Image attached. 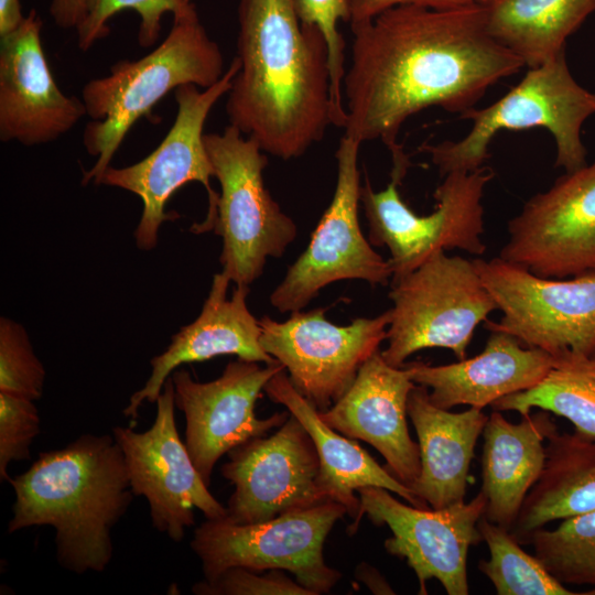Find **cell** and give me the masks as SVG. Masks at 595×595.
Returning <instances> with one entry per match:
<instances>
[{
  "instance_id": "32",
  "label": "cell",
  "mask_w": 595,
  "mask_h": 595,
  "mask_svg": "<svg viewBox=\"0 0 595 595\" xmlns=\"http://www.w3.org/2000/svg\"><path fill=\"white\" fill-rule=\"evenodd\" d=\"M302 24L315 25L325 37L328 48L333 126L345 128L347 115L343 97L345 68V40L338 31L339 21L349 23L350 0H294Z\"/></svg>"
},
{
  "instance_id": "23",
  "label": "cell",
  "mask_w": 595,
  "mask_h": 595,
  "mask_svg": "<svg viewBox=\"0 0 595 595\" xmlns=\"http://www.w3.org/2000/svg\"><path fill=\"white\" fill-rule=\"evenodd\" d=\"M407 408L421 461L420 474L409 488L432 509L464 502L474 450L488 415L474 407L461 412L439 408L420 385L409 393Z\"/></svg>"
},
{
  "instance_id": "9",
  "label": "cell",
  "mask_w": 595,
  "mask_h": 595,
  "mask_svg": "<svg viewBox=\"0 0 595 595\" xmlns=\"http://www.w3.org/2000/svg\"><path fill=\"white\" fill-rule=\"evenodd\" d=\"M240 67L235 56L224 75L204 90L185 84L174 90L177 112L169 132L143 160L125 167L108 166L99 184L119 187L138 195L143 203L141 219L134 238L140 249L155 247L162 223L173 220L177 214L166 213L165 206L172 195L190 182H199L208 195V210L201 224L192 231L199 234L212 230L216 217L219 194L212 185L215 170L204 142V125L215 104L231 88Z\"/></svg>"
},
{
  "instance_id": "6",
  "label": "cell",
  "mask_w": 595,
  "mask_h": 595,
  "mask_svg": "<svg viewBox=\"0 0 595 595\" xmlns=\"http://www.w3.org/2000/svg\"><path fill=\"white\" fill-rule=\"evenodd\" d=\"M407 172L408 167L392 165L389 184L378 192L366 175L360 191L369 241L388 248L392 281L414 271L441 250L457 248L484 255L482 198L494 171L484 165L470 172L445 174L433 194L435 209L425 216L416 215L400 196L399 186Z\"/></svg>"
},
{
  "instance_id": "16",
  "label": "cell",
  "mask_w": 595,
  "mask_h": 595,
  "mask_svg": "<svg viewBox=\"0 0 595 595\" xmlns=\"http://www.w3.org/2000/svg\"><path fill=\"white\" fill-rule=\"evenodd\" d=\"M358 494L360 519L366 515L372 523L389 527L392 534L385 549L405 560L418 577L420 594H426V582L435 578L448 595H468V550L483 541L477 526L486 508L482 491L443 509L400 502L381 487H363Z\"/></svg>"
},
{
  "instance_id": "12",
  "label": "cell",
  "mask_w": 595,
  "mask_h": 595,
  "mask_svg": "<svg viewBox=\"0 0 595 595\" xmlns=\"http://www.w3.org/2000/svg\"><path fill=\"white\" fill-rule=\"evenodd\" d=\"M360 144L345 133L339 140L333 198L306 249L270 295L272 306L282 313L302 310L322 289L336 281L364 280L371 285H386L392 278L388 260L374 250L358 220Z\"/></svg>"
},
{
  "instance_id": "35",
  "label": "cell",
  "mask_w": 595,
  "mask_h": 595,
  "mask_svg": "<svg viewBox=\"0 0 595 595\" xmlns=\"http://www.w3.org/2000/svg\"><path fill=\"white\" fill-rule=\"evenodd\" d=\"M196 595H315L283 570L267 573L246 567H230L213 581L193 585Z\"/></svg>"
},
{
  "instance_id": "2",
  "label": "cell",
  "mask_w": 595,
  "mask_h": 595,
  "mask_svg": "<svg viewBox=\"0 0 595 595\" xmlns=\"http://www.w3.org/2000/svg\"><path fill=\"white\" fill-rule=\"evenodd\" d=\"M229 123L282 160L302 156L333 125L328 48L294 0H238Z\"/></svg>"
},
{
  "instance_id": "36",
  "label": "cell",
  "mask_w": 595,
  "mask_h": 595,
  "mask_svg": "<svg viewBox=\"0 0 595 595\" xmlns=\"http://www.w3.org/2000/svg\"><path fill=\"white\" fill-rule=\"evenodd\" d=\"M484 0H350L349 25L371 20L381 12L402 4H415L433 9H451Z\"/></svg>"
},
{
  "instance_id": "17",
  "label": "cell",
  "mask_w": 595,
  "mask_h": 595,
  "mask_svg": "<svg viewBox=\"0 0 595 595\" xmlns=\"http://www.w3.org/2000/svg\"><path fill=\"white\" fill-rule=\"evenodd\" d=\"M221 467L235 490L225 519L255 523L331 500L320 482V458L303 424L290 413L268 437L252 439L228 452Z\"/></svg>"
},
{
  "instance_id": "15",
  "label": "cell",
  "mask_w": 595,
  "mask_h": 595,
  "mask_svg": "<svg viewBox=\"0 0 595 595\" xmlns=\"http://www.w3.org/2000/svg\"><path fill=\"white\" fill-rule=\"evenodd\" d=\"M507 229L499 258L541 278L595 273V161L530 197Z\"/></svg>"
},
{
  "instance_id": "26",
  "label": "cell",
  "mask_w": 595,
  "mask_h": 595,
  "mask_svg": "<svg viewBox=\"0 0 595 595\" xmlns=\"http://www.w3.org/2000/svg\"><path fill=\"white\" fill-rule=\"evenodd\" d=\"M595 510V439L577 431L551 432L541 475L510 530L520 544L550 522Z\"/></svg>"
},
{
  "instance_id": "21",
  "label": "cell",
  "mask_w": 595,
  "mask_h": 595,
  "mask_svg": "<svg viewBox=\"0 0 595 595\" xmlns=\"http://www.w3.org/2000/svg\"><path fill=\"white\" fill-rule=\"evenodd\" d=\"M230 279L221 271L213 279L208 296L197 318L172 336L162 354L151 359L152 371L145 385L136 391L123 414L132 420L147 401L155 402L164 382L181 365L235 355L247 361L270 365L278 363L260 343L261 326L247 305L249 285H236L230 298Z\"/></svg>"
},
{
  "instance_id": "30",
  "label": "cell",
  "mask_w": 595,
  "mask_h": 595,
  "mask_svg": "<svg viewBox=\"0 0 595 595\" xmlns=\"http://www.w3.org/2000/svg\"><path fill=\"white\" fill-rule=\"evenodd\" d=\"M544 567L565 586H588L595 595V510L539 529L528 541Z\"/></svg>"
},
{
  "instance_id": "31",
  "label": "cell",
  "mask_w": 595,
  "mask_h": 595,
  "mask_svg": "<svg viewBox=\"0 0 595 595\" xmlns=\"http://www.w3.org/2000/svg\"><path fill=\"white\" fill-rule=\"evenodd\" d=\"M193 7L191 0H86L85 17L76 28L78 47L86 52L105 39L110 32L108 21L126 9L139 13L138 42L142 47H150L160 36L161 19L165 13L175 17Z\"/></svg>"
},
{
  "instance_id": "24",
  "label": "cell",
  "mask_w": 595,
  "mask_h": 595,
  "mask_svg": "<svg viewBox=\"0 0 595 595\" xmlns=\"http://www.w3.org/2000/svg\"><path fill=\"white\" fill-rule=\"evenodd\" d=\"M284 370L275 374L263 391L271 401L284 405L306 429L320 458L321 485L331 500L345 506L355 519V528L360 520V499L355 491L363 487H381L414 507L430 508L358 443L327 425L320 411L294 388Z\"/></svg>"
},
{
  "instance_id": "13",
  "label": "cell",
  "mask_w": 595,
  "mask_h": 595,
  "mask_svg": "<svg viewBox=\"0 0 595 595\" xmlns=\"http://www.w3.org/2000/svg\"><path fill=\"white\" fill-rule=\"evenodd\" d=\"M327 307L295 311L283 322L259 320L263 349L281 363L294 388L320 412L348 390L363 364L387 339L390 310L346 326L326 320Z\"/></svg>"
},
{
  "instance_id": "3",
  "label": "cell",
  "mask_w": 595,
  "mask_h": 595,
  "mask_svg": "<svg viewBox=\"0 0 595 595\" xmlns=\"http://www.w3.org/2000/svg\"><path fill=\"white\" fill-rule=\"evenodd\" d=\"M9 483L14 491L9 533L51 526L62 567L75 574L107 569L111 531L134 496L113 435L86 433L65 447L41 452Z\"/></svg>"
},
{
  "instance_id": "39",
  "label": "cell",
  "mask_w": 595,
  "mask_h": 595,
  "mask_svg": "<svg viewBox=\"0 0 595 595\" xmlns=\"http://www.w3.org/2000/svg\"><path fill=\"white\" fill-rule=\"evenodd\" d=\"M355 575L375 594H394L378 570L367 563L359 564L356 567Z\"/></svg>"
},
{
  "instance_id": "4",
  "label": "cell",
  "mask_w": 595,
  "mask_h": 595,
  "mask_svg": "<svg viewBox=\"0 0 595 595\" xmlns=\"http://www.w3.org/2000/svg\"><path fill=\"white\" fill-rule=\"evenodd\" d=\"M219 45L210 39L195 6L173 17L166 37L137 61L121 60L106 76L90 79L82 89L86 116L83 132L94 166L82 183L99 180L132 126L150 117L152 108L169 93L185 84L208 88L224 75Z\"/></svg>"
},
{
  "instance_id": "5",
  "label": "cell",
  "mask_w": 595,
  "mask_h": 595,
  "mask_svg": "<svg viewBox=\"0 0 595 595\" xmlns=\"http://www.w3.org/2000/svg\"><path fill=\"white\" fill-rule=\"evenodd\" d=\"M594 113L595 93L574 79L564 52L528 68L522 79L491 105L459 115V119L472 121L465 137L422 144L419 151L430 156L443 177L450 172H470L484 166L490 142L499 131L543 128L555 142L554 166L572 172L587 164L582 127Z\"/></svg>"
},
{
  "instance_id": "8",
  "label": "cell",
  "mask_w": 595,
  "mask_h": 595,
  "mask_svg": "<svg viewBox=\"0 0 595 595\" xmlns=\"http://www.w3.org/2000/svg\"><path fill=\"white\" fill-rule=\"evenodd\" d=\"M387 364L400 368L412 354L441 347L466 358L476 327L497 310L473 260L441 250L392 281Z\"/></svg>"
},
{
  "instance_id": "34",
  "label": "cell",
  "mask_w": 595,
  "mask_h": 595,
  "mask_svg": "<svg viewBox=\"0 0 595 595\" xmlns=\"http://www.w3.org/2000/svg\"><path fill=\"white\" fill-rule=\"evenodd\" d=\"M40 415L33 400L0 391V478H11V462L26 461L40 433Z\"/></svg>"
},
{
  "instance_id": "14",
  "label": "cell",
  "mask_w": 595,
  "mask_h": 595,
  "mask_svg": "<svg viewBox=\"0 0 595 595\" xmlns=\"http://www.w3.org/2000/svg\"><path fill=\"white\" fill-rule=\"evenodd\" d=\"M155 403L156 415L150 429L136 432L116 426L112 435L122 451L132 493L149 502L153 528L180 542L185 529L195 523L194 508L206 519L225 518L227 509L210 494L180 439L171 377Z\"/></svg>"
},
{
  "instance_id": "25",
  "label": "cell",
  "mask_w": 595,
  "mask_h": 595,
  "mask_svg": "<svg viewBox=\"0 0 595 595\" xmlns=\"http://www.w3.org/2000/svg\"><path fill=\"white\" fill-rule=\"evenodd\" d=\"M558 430L549 412L541 410L521 421H508L494 410L483 430L482 489L484 517L511 530L522 504L544 466L548 435Z\"/></svg>"
},
{
  "instance_id": "37",
  "label": "cell",
  "mask_w": 595,
  "mask_h": 595,
  "mask_svg": "<svg viewBox=\"0 0 595 595\" xmlns=\"http://www.w3.org/2000/svg\"><path fill=\"white\" fill-rule=\"evenodd\" d=\"M86 0H52L50 14L62 29H76L85 17Z\"/></svg>"
},
{
  "instance_id": "28",
  "label": "cell",
  "mask_w": 595,
  "mask_h": 595,
  "mask_svg": "<svg viewBox=\"0 0 595 595\" xmlns=\"http://www.w3.org/2000/svg\"><path fill=\"white\" fill-rule=\"evenodd\" d=\"M523 415L544 410L570 421L574 430L595 439V356H573L556 365L534 387L505 396L491 405Z\"/></svg>"
},
{
  "instance_id": "22",
  "label": "cell",
  "mask_w": 595,
  "mask_h": 595,
  "mask_svg": "<svg viewBox=\"0 0 595 595\" xmlns=\"http://www.w3.org/2000/svg\"><path fill=\"white\" fill-rule=\"evenodd\" d=\"M556 361L547 351L523 347L512 335L490 331L483 351L473 358L439 366L410 361L402 367L415 385L431 389L429 398L436 407L484 409L505 396L534 387Z\"/></svg>"
},
{
  "instance_id": "10",
  "label": "cell",
  "mask_w": 595,
  "mask_h": 595,
  "mask_svg": "<svg viewBox=\"0 0 595 595\" xmlns=\"http://www.w3.org/2000/svg\"><path fill=\"white\" fill-rule=\"evenodd\" d=\"M346 513L345 506L328 500L255 523L206 519L195 530L191 548L202 562L205 581L230 567L283 570L315 595L327 594L342 573L325 562L324 542Z\"/></svg>"
},
{
  "instance_id": "19",
  "label": "cell",
  "mask_w": 595,
  "mask_h": 595,
  "mask_svg": "<svg viewBox=\"0 0 595 595\" xmlns=\"http://www.w3.org/2000/svg\"><path fill=\"white\" fill-rule=\"evenodd\" d=\"M32 9L0 36V140L32 147L52 142L86 116L82 98L65 95L53 78Z\"/></svg>"
},
{
  "instance_id": "29",
  "label": "cell",
  "mask_w": 595,
  "mask_h": 595,
  "mask_svg": "<svg viewBox=\"0 0 595 595\" xmlns=\"http://www.w3.org/2000/svg\"><path fill=\"white\" fill-rule=\"evenodd\" d=\"M478 530L489 551L478 569L491 582L498 595H574L559 582L536 555H530L510 530L489 521L478 520Z\"/></svg>"
},
{
  "instance_id": "18",
  "label": "cell",
  "mask_w": 595,
  "mask_h": 595,
  "mask_svg": "<svg viewBox=\"0 0 595 595\" xmlns=\"http://www.w3.org/2000/svg\"><path fill=\"white\" fill-rule=\"evenodd\" d=\"M285 369L281 363L230 361L220 377L195 381L186 370H174L175 407L185 415V444L207 486L215 464L229 451L281 426L290 412L260 419L255 407L267 382Z\"/></svg>"
},
{
  "instance_id": "7",
  "label": "cell",
  "mask_w": 595,
  "mask_h": 595,
  "mask_svg": "<svg viewBox=\"0 0 595 595\" xmlns=\"http://www.w3.org/2000/svg\"><path fill=\"white\" fill-rule=\"evenodd\" d=\"M204 142L220 184L213 229L223 238V272L236 285H249L268 258L284 253L298 227L264 186L268 158L256 139L229 123L204 134Z\"/></svg>"
},
{
  "instance_id": "38",
  "label": "cell",
  "mask_w": 595,
  "mask_h": 595,
  "mask_svg": "<svg viewBox=\"0 0 595 595\" xmlns=\"http://www.w3.org/2000/svg\"><path fill=\"white\" fill-rule=\"evenodd\" d=\"M24 17L20 0H0V36L18 28Z\"/></svg>"
},
{
  "instance_id": "33",
  "label": "cell",
  "mask_w": 595,
  "mask_h": 595,
  "mask_svg": "<svg viewBox=\"0 0 595 595\" xmlns=\"http://www.w3.org/2000/svg\"><path fill=\"white\" fill-rule=\"evenodd\" d=\"M45 369L22 325L0 318V391L31 399L43 392Z\"/></svg>"
},
{
  "instance_id": "11",
  "label": "cell",
  "mask_w": 595,
  "mask_h": 595,
  "mask_svg": "<svg viewBox=\"0 0 595 595\" xmlns=\"http://www.w3.org/2000/svg\"><path fill=\"white\" fill-rule=\"evenodd\" d=\"M502 314L485 328L516 337L556 360L595 356V273L541 278L499 257L473 260Z\"/></svg>"
},
{
  "instance_id": "20",
  "label": "cell",
  "mask_w": 595,
  "mask_h": 595,
  "mask_svg": "<svg viewBox=\"0 0 595 595\" xmlns=\"http://www.w3.org/2000/svg\"><path fill=\"white\" fill-rule=\"evenodd\" d=\"M415 383L404 367H392L377 350L359 368L348 390L320 412L332 429L372 445L386 468L408 487L421 469L420 447L408 429V398Z\"/></svg>"
},
{
  "instance_id": "27",
  "label": "cell",
  "mask_w": 595,
  "mask_h": 595,
  "mask_svg": "<svg viewBox=\"0 0 595 595\" xmlns=\"http://www.w3.org/2000/svg\"><path fill=\"white\" fill-rule=\"evenodd\" d=\"M491 35L537 67L565 52L566 40L595 12V0H484Z\"/></svg>"
},
{
  "instance_id": "1",
  "label": "cell",
  "mask_w": 595,
  "mask_h": 595,
  "mask_svg": "<svg viewBox=\"0 0 595 595\" xmlns=\"http://www.w3.org/2000/svg\"><path fill=\"white\" fill-rule=\"evenodd\" d=\"M344 78L345 134L380 140L392 163L411 165L402 125L429 107L462 115L524 63L489 32L483 1L451 9L390 8L351 25Z\"/></svg>"
}]
</instances>
